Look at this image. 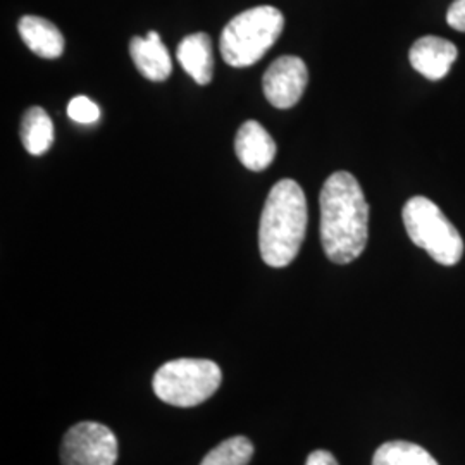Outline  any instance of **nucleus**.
Here are the masks:
<instances>
[{"instance_id":"0eeeda50","label":"nucleus","mask_w":465,"mask_h":465,"mask_svg":"<svg viewBox=\"0 0 465 465\" xmlns=\"http://www.w3.org/2000/svg\"><path fill=\"white\" fill-rule=\"evenodd\" d=\"M309 84L305 63L295 55H282L267 67L264 74V95L271 105L290 109L299 104Z\"/></svg>"},{"instance_id":"7ed1b4c3","label":"nucleus","mask_w":465,"mask_h":465,"mask_svg":"<svg viewBox=\"0 0 465 465\" xmlns=\"http://www.w3.org/2000/svg\"><path fill=\"white\" fill-rule=\"evenodd\" d=\"M284 28L282 11L272 5H259L232 17L224 26L219 49L232 67H249L259 63Z\"/></svg>"},{"instance_id":"9b49d317","label":"nucleus","mask_w":465,"mask_h":465,"mask_svg":"<svg viewBox=\"0 0 465 465\" xmlns=\"http://www.w3.org/2000/svg\"><path fill=\"white\" fill-rule=\"evenodd\" d=\"M176 57L197 84H211L214 76V52L209 35L200 32L184 36L176 50Z\"/></svg>"},{"instance_id":"9d476101","label":"nucleus","mask_w":465,"mask_h":465,"mask_svg":"<svg viewBox=\"0 0 465 465\" xmlns=\"http://www.w3.org/2000/svg\"><path fill=\"white\" fill-rule=\"evenodd\" d=\"M130 55L142 76L150 82H164L173 71L169 50L155 32H149L145 36H134L130 44Z\"/></svg>"},{"instance_id":"f8f14e48","label":"nucleus","mask_w":465,"mask_h":465,"mask_svg":"<svg viewBox=\"0 0 465 465\" xmlns=\"http://www.w3.org/2000/svg\"><path fill=\"white\" fill-rule=\"evenodd\" d=\"M17 30L26 47L44 59H57L64 52V36L49 19L38 16H23Z\"/></svg>"},{"instance_id":"a211bd4d","label":"nucleus","mask_w":465,"mask_h":465,"mask_svg":"<svg viewBox=\"0 0 465 465\" xmlns=\"http://www.w3.org/2000/svg\"><path fill=\"white\" fill-rule=\"evenodd\" d=\"M305 465H340L328 450H316L307 457Z\"/></svg>"},{"instance_id":"20e7f679","label":"nucleus","mask_w":465,"mask_h":465,"mask_svg":"<svg viewBox=\"0 0 465 465\" xmlns=\"http://www.w3.org/2000/svg\"><path fill=\"white\" fill-rule=\"evenodd\" d=\"M403 224L417 247L441 266H455L464 255V240L443 211L426 197H412L403 207Z\"/></svg>"},{"instance_id":"f03ea898","label":"nucleus","mask_w":465,"mask_h":465,"mask_svg":"<svg viewBox=\"0 0 465 465\" xmlns=\"http://www.w3.org/2000/svg\"><path fill=\"white\" fill-rule=\"evenodd\" d=\"M307 232V200L300 184L282 180L267 195L259 226V249L267 266L295 261Z\"/></svg>"},{"instance_id":"ddd939ff","label":"nucleus","mask_w":465,"mask_h":465,"mask_svg":"<svg viewBox=\"0 0 465 465\" xmlns=\"http://www.w3.org/2000/svg\"><path fill=\"white\" fill-rule=\"evenodd\" d=\"M21 142L32 155H44L54 143V124L42 107H30L21 121Z\"/></svg>"},{"instance_id":"39448f33","label":"nucleus","mask_w":465,"mask_h":465,"mask_svg":"<svg viewBox=\"0 0 465 465\" xmlns=\"http://www.w3.org/2000/svg\"><path fill=\"white\" fill-rule=\"evenodd\" d=\"M223 380L216 362L205 359H178L159 367L153 391L173 407L190 409L211 399Z\"/></svg>"},{"instance_id":"423d86ee","label":"nucleus","mask_w":465,"mask_h":465,"mask_svg":"<svg viewBox=\"0 0 465 465\" xmlns=\"http://www.w3.org/2000/svg\"><path fill=\"white\" fill-rule=\"evenodd\" d=\"M114 432L99 422H78L61 443L63 465H114L119 455Z\"/></svg>"},{"instance_id":"1a4fd4ad","label":"nucleus","mask_w":465,"mask_h":465,"mask_svg":"<svg viewBox=\"0 0 465 465\" xmlns=\"http://www.w3.org/2000/svg\"><path fill=\"white\" fill-rule=\"evenodd\" d=\"M234 150L243 166L250 171L261 173L272 164L276 143L261 123L247 121L236 134Z\"/></svg>"},{"instance_id":"f257e3e1","label":"nucleus","mask_w":465,"mask_h":465,"mask_svg":"<svg viewBox=\"0 0 465 465\" xmlns=\"http://www.w3.org/2000/svg\"><path fill=\"white\" fill-rule=\"evenodd\" d=\"M321 243L334 264L353 262L367 245L369 205L355 176L336 171L321 190Z\"/></svg>"},{"instance_id":"dca6fc26","label":"nucleus","mask_w":465,"mask_h":465,"mask_svg":"<svg viewBox=\"0 0 465 465\" xmlns=\"http://www.w3.org/2000/svg\"><path fill=\"white\" fill-rule=\"evenodd\" d=\"M67 116L82 124L97 123L100 117L99 105L84 95L74 97L67 105Z\"/></svg>"},{"instance_id":"4468645a","label":"nucleus","mask_w":465,"mask_h":465,"mask_svg":"<svg viewBox=\"0 0 465 465\" xmlns=\"http://www.w3.org/2000/svg\"><path fill=\"white\" fill-rule=\"evenodd\" d=\"M372 465H440L431 453L411 441H388L376 450Z\"/></svg>"},{"instance_id":"2eb2a0df","label":"nucleus","mask_w":465,"mask_h":465,"mask_svg":"<svg viewBox=\"0 0 465 465\" xmlns=\"http://www.w3.org/2000/svg\"><path fill=\"white\" fill-rule=\"evenodd\" d=\"M253 445L247 436H232L211 450L200 465H249Z\"/></svg>"},{"instance_id":"f3484780","label":"nucleus","mask_w":465,"mask_h":465,"mask_svg":"<svg viewBox=\"0 0 465 465\" xmlns=\"http://www.w3.org/2000/svg\"><path fill=\"white\" fill-rule=\"evenodd\" d=\"M447 23L453 30L465 34V0H455L447 13Z\"/></svg>"},{"instance_id":"6e6552de","label":"nucleus","mask_w":465,"mask_h":465,"mask_svg":"<svg viewBox=\"0 0 465 465\" xmlns=\"http://www.w3.org/2000/svg\"><path fill=\"white\" fill-rule=\"evenodd\" d=\"M459 55L457 47L440 36H422L411 49V64L428 80H443Z\"/></svg>"}]
</instances>
